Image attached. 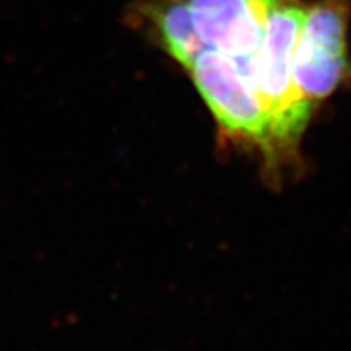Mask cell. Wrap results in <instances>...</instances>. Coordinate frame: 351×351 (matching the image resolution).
<instances>
[{
    "instance_id": "cell-1",
    "label": "cell",
    "mask_w": 351,
    "mask_h": 351,
    "mask_svg": "<svg viewBox=\"0 0 351 351\" xmlns=\"http://www.w3.org/2000/svg\"><path fill=\"white\" fill-rule=\"evenodd\" d=\"M306 8L300 0H271L256 54V86L270 121L274 161L296 147L315 106L298 90L293 73Z\"/></svg>"
},
{
    "instance_id": "cell-2",
    "label": "cell",
    "mask_w": 351,
    "mask_h": 351,
    "mask_svg": "<svg viewBox=\"0 0 351 351\" xmlns=\"http://www.w3.org/2000/svg\"><path fill=\"white\" fill-rule=\"evenodd\" d=\"M219 129L258 147L274 161L270 121L257 88L225 52L205 47L186 70Z\"/></svg>"
},
{
    "instance_id": "cell-3",
    "label": "cell",
    "mask_w": 351,
    "mask_h": 351,
    "mask_svg": "<svg viewBox=\"0 0 351 351\" xmlns=\"http://www.w3.org/2000/svg\"><path fill=\"white\" fill-rule=\"evenodd\" d=\"M350 15L351 0H314L306 8L293 73L298 90L311 103L330 96L350 73Z\"/></svg>"
},
{
    "instance_id": "cell-4",
    "label": "cell",
    "mask_w": 351,
    "mask_h": 351,
    "mask_svg": "<svg viewBox=\"0 0 351 351\" xmlns=\"http://www.w3.org/2000/svg\"><path fill=\"white\" fill-rule=\"evenodd\" d=\"M195 32L205 47L236 60L256 85V54L265 32L271 0H187Z\"/></svg>"
},
{
    "instance_id": "cell-5",
    "label": "cell",
    "mask_w": 351,
    "mask_h": 351,
    "mask_svg": "<svg viewBox=\"0 0 351 351\" xmlns=\"http://www.w3.org/2000/svg\"><path fill=\"white\" fill-rule=\"evenodd\" d=\"M125 21L184 70L205 49L187 0H134L125 12Z\"/></svg>"
}]
</instances>
